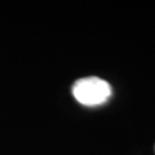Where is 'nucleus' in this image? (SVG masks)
<instances>
[{"mask_svg": "<svg viewBox=\"0 0 155 155\" xmlns=\"http://www.w3.org/2000/svg\"><path fill=\"white\" fill-rule=\"evenodd\" d=\"M72 95L84 106H99L105 104L111 95V86L99 77H84L77 79L71 89Z\"/></svg>", "mask_w": 155, "mask_h": 155, "instance_id": "nucleus-1", "label": "nucleus"}]
</instances>
